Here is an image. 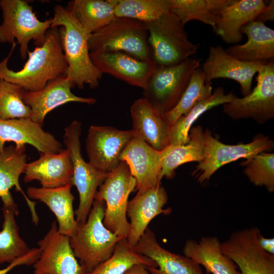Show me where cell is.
<instances>
[{
    "label": "cell",
    "instance_id": "obj_1",
    "mask_svg": "<svg viewBox=\"0 0 274 274\" xmlns=\"http://www.w3.org/2000/svg\"><path fill=\"white\" fill-rule=\"evenodd\" d=\"M16 45L14 42L8 56L0 62V78L16 84L24 90L36 91L48 83L66 76L67 63L61 43L58 27L50 28L44 44L28 52V58L23 68L18 71L9 69L7 63Z\"/></svg>",
    "mask_w": 274,
    "mask_h": 274
},
{
    "label": "cell",
    "instance_id": "obj_2",
    "mask_svg": "<svg viewBox=\"0 0 274 274\" xmlns=\"http://www.w3.org/2000/svg\"><path fill=\"white\" fill-rule=\"evenodd\" d=\"M51 27L60 26V35L67 70L66 78L79 89L88 84L96 88L102 74L93 64L88 48V33L66 8L56 5Z\"/></svg>",
    "mask_w": 274,
    "mask_h": 274
},
{
    "label": "cell",
    "instance_id": "obj_3",
    "mask_svg": "<svg viewBox=\"0 0 274 274\" xmlns=\"http://www.w3.org/2000/svg\"><path fill=\"white\" fill-rule=\"evenodd\" d=\"M105 202L94 200L85 223H78L75 234L70 237L71 246L80 264L87 272L108 259L122 238L103 223Z\"/></svg>",
    "mask_w": 274,
    "mask_h": 274
},
{
    "label": "cell",
    "instance_id": "obj_4",
    "mask_svg": "<svg viewBox=\"0 0 274 274\" xmlns=\"http://www.w3.org/2000/svg\"><path fill=\"white\" fill-rule=\"evenodd\" d=\"M145 24L148 43L157 65H177L196 53L199 45L189 40L185 25L172 12H166Z\"/></svg>",
    "mask_w": 274,
    "mask_h": 274
},
{
    "label": "cell",
    "instance_id": "obj_5",
    "mask_svg": "<svg viewBox=\"0 0 274 274\" xmlns=\"http://www.w3.org/2000/svg\"><path fill=\"white\" fill-rule=\"evenodd\" d=\"M88 44L90 52L118 51L142 60L154 59L145 23L131 18L116 17L91 33Z\"/></svg>",
    "mask_w": 274,
    "mask_h": 274
},
{
    "label": "cell",
    "instance_id": "obj_6",
    "mask_svg": "<svg viewBox=\"0 0 274 274\" xmlns=\"http://www.w3.org/2000/svg\"><path fill=\"white\" fill-rule=\"evenodd\" d=\"M0 8L3 17L0 25V43H13L16 39L20 45L21 57L25 59L30 40H33L37 47L44 44L52 19L39 20L33 12L32 7L23 0H1Z\"/></svg>",
    "mask_w": 274,
    "mask_h": 274
},
{
    "label": "cell",
    "instance_id": "obj_7",
    "mask_svg": "<svg viewBox=\"0 0 274 274\" xmlns=\"http://www.w3.org/2000/svg\"><path fill=\"white\" fill-rule=\"evenodd\" d=\"M136 185L128 165L121 160L116 168L109 172L94 196V200L105 202L104 225L121 237L127 238L129 233L130 224L127 219L128 197Z\"/></svg>",
    "mask_w": 274,
    "mask_h": 274
},
{
    "label": "cell",
    "instance_id": "obj_8",
    "mask_svg": "<svg viewBox=\"0 0 274 274\" xmlns=\"http://www.w3.org/2000/svg\"><path fill=\"white\" fill-rule=\"evenodd\" d=\"M81 124L75 120L64 129L63 143L70 152L73 167L72 185L78 191L79 203L75 211L78 223H85L94 200L98 188L109 173L99 170L87 162L81 154Z\"/></svg>",
    "mask_w": 274,
    "mask_h": 274
},
{
    "label": "cell",
    "instance_id": "obj_9",
    "mask_svg": "<svg viewBox=\"0 0 274 274\" xmlns=\"http://www.w3.org/2000/svg\"><path fill=\"white\" fill-rule=\"evenodd\" d=\"M200 65V59L190 58L175 65H157L143 89V97L163 116L177 105Z\"/></svg>",
    "mask_w": 274,
    "mask_h": 274
},
{
    "label": "cell",
    "instance_id": "obj_10",
    "mask_svg": "<svg viewBox=\"0 0 274 274\" xmlns=\"http://www.w3.org/2000/svg\"><path fill=\"white\" fill-rule=\"evenodd\" d=\"M274 148L273 141L268 136H259L247 144L228 145L214 138L211 132L204 131V156L193 175L200 184L207 183L221 167L241 158H252L261 152H269Z\"/></svg>",
    "mask_w": 274,
    "mask_h": 274
},
{
    "label": "cell",
    "instance_id": "obj_11",
    "mask_svg": "<svg viewBox=\"0 0 274 274\" xmlns=\"http://www.w3.org/2000/svg\"><path fill=\"white\" fill-rule=\"evenodd\" d=\"M256 81L248 95H234L230 102L223 105L225 114L234 120L251 118L261 124L273 118L274 60L261 64Z\"/></svg>",
    "mask_w": 274,
    "mask_h": 274
},
{
    "label": "cell",
    "instance_id": "obj_12",
    "mask_svg": "<svg viewBox=\"0 0 274 274\" xmlns=\"http://www.w3.org/2000/svg\"><path fill=\"white\" fill-rule=\"evenodd\" d=\"M258 231L255 227L235 231L221 244L222 252L234 263L241 274H274V255L258 244Z\"/></svg>",
    "mask_w": 274,
    "mask_h": 274
},
{
    "label": "cell",
    "instance_id": "obj_13",
    "mask_svg": "<svg viewBox=\"0 0 274 274\" xmlns=\"http://www.w3.org/2000/svg\"><path fill=\"white\" fill-rule=\"evenodd\" d=\"M41 254L33 264V274H88L78 261L70 237L61 234L53 221L46 235L38 242Z\"/></svg>",
    "mask_w": 274,
    "mask_h": 274
},
{
    "label": "cell",
    "instance_id": "obj_14",
    "mask_svg": "<svg viewBox=\"0 0 274 274\" xmlns=\"http://www.w3.org/2000/svg\"><path fill=\"white\" fill-rule=\"evenodd\" d=\"M134 136L132 129L90 126L86 139L89 162L99 170L107 173L113 170L121 161V155Z\"/></svg>",
    "mask_w": 274,
    "mask_h": 274
},
{
    "label": "cell",
    "instance_id": "obj_15",
    "mask_svg": "<svg viewBox=\"0 0 274 274\" xmlns=\"http://www.w3.org/2000/svg\"><path fill=\"white\" fill-rule=\"evenodd\" d=\"M90 56L102 74H109L143 89L157 65L154 59L142 60L122 52L92 51Z\"/></svg>",
    "mask_w": 274,
    "mask_h": 274
},
{
    "label": "cell",
    "instance_id": "obj_16",
    "mask_svg": "<svg viewBox=\"0 0 274 274\" xmlns=\"http://www.w3.org/2000/svg\"><path fill=\"white\" fill-rule=\"evenodd\" d=\"M167 200V193L159 183L144 192H138L128 201L127 215L130 218V227L126 238L130 247L135 248L149 224L155 217L171 213L170 208H163Z\"/></svg>",
    "mask_w": 274,
    "mask_h": 274
},
{
    "label": "cell",
    "instance_id": "obj_17",
    "mask_svg": "<svg viewBox=\"0 0 274 274\" xmlns=\"http://www.w3.org/2000/svg\"><path fill=\"white\" fill-rule=\"evenodd\" d=\"M164 156V149L156 150L135 135L127 144L120 159L127 163L135 179V190L138 192H144L161 183L159 176Z\"/></svg>",
    "mask_w": 274,
    "mask_h": 274
},
{
    "label": "cell",
    "instance_id": "obj_18",
    "mask_svg": "<svg viewBox=\"0 0 274 274\" xmlns=\"http://www.w3.org/2000/svg\"><path fill=\"white\" fill-rule=\"evenodd\" d=\"M241 60L227 53L221 46H211L209 56L201 70L207 82L218 78H227L236 81L244 96L252 91V81L261 64Z\"/></svg>",
    "mask_w": 274,
    "mask_h": 274
},
{
    "label": "cell",
    "instance_id": "obj_19",
    "mask_svg": "<svg viewBox=\"0 0 274 274\" xmlns=\"http://www.w3.org/2000/svg\"><path fill=\"white\" fill-rule=\"evenodd\" d=\"M73 84L66 76L58 78L48 83L43 89L36 91H23L24 102L31 110L30 119L43 125L47 114L58 107L69 102L93 104L96 100L92 97H82L73 94Z\"/></svg>",
    "mask_w": 274,
    "mask_h": 274
},
{
    "label": "cell",
    "instance_id": "obj_20",
    "mask_svg": "<svg viewBox=\"0 0 274 274\" xmlns=\"http://www.w3.org/2000/svg\"><path fill=\"white\" fill-rule=\"evenodd\" d=\"M7 142H14L17 147L32 145L40 153H58L63 150L61 144L52 134L30 118L0 120V151Z\"/></svg>",
    "mask_w": 274,
    "mask_h": 274
},
{
    "label": "cell",
    "instance_id": "obj_21",
    "mask_svg": "<svg viewBox=\"0 0 274 274\" xmlns=\"http://www.w3.org/2000/svg\"><path fill=\"white\" fill-rule=\"evenodd\" d=\"M25 151V146L13 145L4 147L0 151V198L3 207L18 210L10 191L15 187L16 191L22 194L30 211L32 222L37 225L39 218L36 210V202L25 194L19 181V177L24 173L27 163Z\"/></svg>",
    "mask_w": 274,
    "mask_h": 274
},
{
    "label": "cell",
    "instance_id": "obj_22",
    "mask_svg": "<svg viewBox=\"0 0 274 274\" xmlns=\"http://www.w3.org/2000/svg\"><path fill=\"white\" fill-rule=\"evenodd\" d=\"M134 249L156 263V267L146 266L150 274H203L201 266L191 258L161 246L149 227Z\"/></svg>",
    "mask_w": 274,
    "mask_h": 274
},
{
    "label": "cell",
    "instance_id": "obj_23",
    "mask_svg": "<svg viewBox=\"0 0 274 274\" xmlns=\"http://www.w3.org/2000/svg\"><path fill=\"white\" fill-rule=\"evenodd\" d=\"M130 114L135 135L158 151L170 145L171 126L146 99H136L131 106Z\"/></svg>",
    "mask_w": 274,
    "mask_h": 274
},
{
    "label": "cell",
    "instance_id": "obj_24",
    "mask_svg": "<svg viewBox=\"0 0 274 274\" xmlns=\"http://www.w3.org/2000/svg\"><path fill=\"white\" fill-rule=\"evenodd\" d=\"M24 181L38 180L42 187L53 188L72 184L73 167L66 149L58 153H40L39 158L27 163Z\"/></svg>",
    "mask_w": 274,
    "mask_h": 274
},
{
    "label": "cell",
    "instance_id": "obj_25",
    "mask_svg": "<svg viewBox=\"0 0 274 274\" xmlns=\"http://www.w3.org/2000/svg\"><path fill=\"white\" fill-rule=\"evenodd\" d=\"M266 6L262 0H234L218 13L213 29L226 44L237 45L243 37L241 28L255 20Z\"/></svg>",
    "mask_w": 274,
    "mask_h": 274
},
{
    "label": "cell",
    "instance_id": "obj_26",
    "mask_svg": "<svg viewBox=\"0 0 274 274\" xmlns=\"http://www.w3.org/2000/svg\"><path fill=\"white\" fill-rule=\"evenodd\" d=\"M72 186L67 184L53 188L29 187L27 189V197L47 205L56 217L58 231L70 237L75 234L78 226L73 209Z\"/></svg>",
    "mask_w": 274,
    "mask_h": 274
},
{
    "label": "cell",
    "instance_id": "obj_27",
    "mask_svg": "<svg viewBox=\"0 0 274 274\" xmlns=\"http://www.w3.org/2000/svg\"><path fill=\"white\" fill-rule=\"evenodd\" d=\"M247 37L244 44L225 49L229 54L244 61L267 62L274 60V30L264 23L253 21L241 29Z\"/></svg>",
    "mask_w": 274,
    "mask_h": 274
},
{
    "label": "cell",
    "instance_id": "obj_28",
    "mask_svg": "<svg viewBox=\"0 0 274 274\" xmlns=\"http://www.w3.org/2000/svg\"><path fill=\"white\" fill-rule=\"evenodd\" d=\"M221 242L215 236L187 239L184 255L202 266L212 274H241L234 263L222 251Z\"/></svg>",
    "mask_w": 274,
    "mask_h": 274
},
{
    "label": "cell",
    "instance_id": "obj_29",
    "mask_svg": "<svg viewBox=\"0 0 274 274\" xmlns=\"http://www.w3.org/2000/svg\"><path fill=\"white\" fill-rule=\"evenodd\" d=\"M204 156V131L200 126L191 127L187 143L179 146L169 145L164 149L159 180L164 177L173 179L180 165L189 162L199 163Z\"/></svg>",
    "mask_w": 274,
    "mask_h": 274
},
{
    "label": "cell",
    "instance_id": "obj_30",
    "mask_svg": "<svg viewBox=\"0 0 274 274\" xmlns=\"http://www.w3.org/2000/svg\"><path fill=\"white\" fill-rule=\"evenodd\" d=\"M66 9L90 35L116 17L112 0H74L69 2Z\"/></svg>",
    "mask_w": 274,
    "mask_h": 274
},
{
    "label": "cell",
    "instance_id": "obj_31",
    "mask_svg": "<svg viewBox=\"0 0 274 274\" xmlns=\"http://www.w3.org/2000/svg\"><path fill=\"white\" fill-rule=\"evenodd\" d=\"M170 12L184 25L191 20L200 21L213 28L219 18L218 13L234 0H169Z\"/></svg>",
    "mask_w": 274,
    "mask_h": 274
},
{
    "label": "cell",
    "instance_id": "obj_32",
    "mask_svg": "<svg viewBox=\"0 0 274 274\" xmlns=\"http://www.w3.org/2000/svg\"><path fill=\"white\" fill-rule=\"evenodd\" d=\"M234 94H226L221 87H217L208 98L198 101L186 114L180 117L171 127L170 146L185 144L189 141V132L195 121L207 111L228 103Z\"/></svg>",
    "mask_w": 274,
    "mask_h": 274
},
{
    "label": "cell",
    "instance_id": "obj_33",
    "mask_svg": "<svg viewBox=\"0 0 274 274\" xmlns=\"http://www.w3.org/2000/svg\"><path fill=\"white\" fill-rule=\"evenodd\" d=\"M2 211L4 222L0 231V264L10 263L26 254L31 249L19 234L16 221L18 210L3 207Z\"/></svg>",
    "mask_w": 274,
    "mask_h": 274
},
{
    "label": "cell",
    "instance_id": "obj_34",
    "mask_svg": "<svg viewBox=\"0 0 274 274\" xmlns=\"http://www.w3.org/2000/svg\"><path fill=\"white\" fill-rule=\"evenodd\" d=\"M138 264L156 267L152 259L136 252L124 237L118 242L112 255L88 274H124L132 266Z\"/></svg>",
    "mask_w": 274,
    "mask_h": 274
},
{
    "label": "cell",
    "instance_id": "obj_35",
    "mask_svg": "<svg viewBox=\"0 0 274 274\" xmlns=\"http://www.w3.org/2000/svg\"><path fill=\"white\" fill-rule=\"evenodd\" d=\"M212 90V82L206 81L201 68L196 69L177 105L163 115L164 119L172 127L180 117L186 114L198 101L209 97Z\"/></svg>",
    "mask_w": 274,
    "mask_h": 274
},
{
    "label": "cell",
    "instance_id": "obj_36",
    "mask_svg": "<svg viewBox=\"0 0 274 274\" xmlns=\"http://www.w3.org/2000/svg\"><path fill=\"white\" fill-rule=\"evenodd\" d=\"M116 17L144 23L154 21L170 11L169 0H112Z\"/></svg>",
    "mask_w": 274,
    "mask_h": 274
},
{
    "label": "cell",
    "instance_id": "obj_37",
    "mask_svg": "<svg viewBox=\"0 0 274 274\" xmlns=\"http://www.w3.org/2000/svg\"><path fill=\"white\" fill-rule=\"evenodd\" d=\"M24 90L0 78V120L30 118V107L23 101Z\"/></svg>",
    "mask_w": 274,
    "mask_h": 274
},
{
    "label": "cell",
    "instance_id": "obj_38",
    "mask_svg": "<svg viewBox=\"0 0 274 274\" xmlns=\"http://www.w3.org/2000/svg\"><path fill=\"white\" fill-rule=\"evenodd\" d=\"M244 174L255 186L274 191V153L261 152L241 163Z\"/></svg>",
    "mask_w": 274,
    "mask_h": 274
},
{
    "label": "cell",
    "instance_id": "obj_39",
    "mask_svg": "<svg viewBox=\"0 0 274 274\" xmlns=\"http://www.w3.org/2000/svg\"><path fill=\"white\" fill-rule=\"evenodd\" d=\"M41 254L39 248H32L25 255L22 256L9 263L5 268L0 269V274H7L14 267L23 265L33 264L38 259Z\"/></svg>",
    "mask_w": 274,
    "mask_h": 274
},
{
    "label": "cell",
    "instance_id": "obj_40",
    "mask_svg": "<svg viewBox=\"0 0 274 274\" xmlns=\"http://www.w3.org/2000/svg\"><path fill=\"white\" fill-rule=\"evenodd\" d=\"M257 241L260 247L266 252L274 255V238L265 237L259 230L257 233Z\"/></svg>",
    "mask_w": 274,
    "mask_h": 274
},
{
    "label": "cell",
    "instance_id": "obj_41",
    "mask_svg": "<svg viewBox=\"0 0 274 274\" xmlns=\"http://www.w3.org/2000/svg\"><path fill=\"white\" fill-rule=\"evenodd\" d=\"M274 20V1H271L265 8L259 14L255 21L264 23Z\"/></svg>",
    "mask_w": 274,
    "mask_h": 274
},
{
    "label": "cell",
    "instance_id": "obj_42",
    "mask_svg": "<svg viewBox=\"0 0 274 274\" xmlns=\"http://www.w3.org/2000/svg\"><path fill=\"white\" fill-rule=\"evenodd\" d=\"M124 274H150V273L146 266L138 264L132 266Z\"/></svg>",
    "mask_w": 274,
    "mask_h": 274
}]
</instances>
